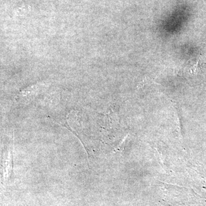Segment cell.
I'll list each match as a JSON object with an SVG mask.
<instances>
[{"label":"cell","mask_w":206,"mask_h":206,"mask_svg":"<svg viewBox=\"0 0 206 206\" xmlns=\"http://www.w3.org/2000/svg\"><path fill=\"white\" fill-rule=\"evenodd\" d=\"M6 165V173L5 175H6V177L8 175H10L11 170L12 169V157H11V155L9 154V160H7Z\"/></svg>","instance_id":"6da1fadb"}]
</instances>
